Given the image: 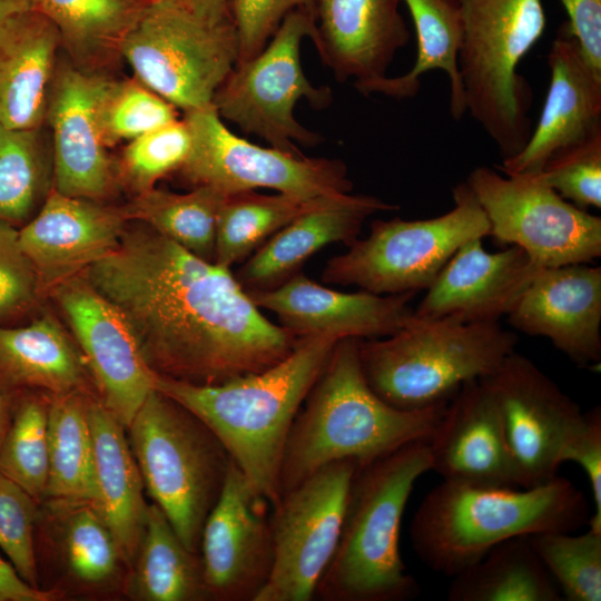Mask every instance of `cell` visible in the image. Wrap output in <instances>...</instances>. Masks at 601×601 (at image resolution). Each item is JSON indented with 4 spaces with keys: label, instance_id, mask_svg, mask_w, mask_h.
<instances>
[{
    "label": "cell",
    "instance_id": "4",
    "mask_svg": "<svg viewBox=\"0 0 601 601\" xmlns=\"http://www.w3.org/2000/svg\"><path fill=\"white\" fill-rule=\"evenodd\" d=\"M590 516L583 492L558 475L528 489L443 481L418 505L410 536L427 568L454 577L504 541L574 532Z\"/></svg>",
    "mask_w": 601,
    "mask_h": 601
},
{
    "label": "cell",
    "instance_id": "26",
    "mask_svg": "<svg viewBox=\"0 0 601 601\" xmlns=\"http://www.w3.org/2000/svg\"><path fill=\"white\" fill-rule=\"evenodd\" d=\"M397 208L371 195H342L275 233L245 260L235 277L246 292L276 287L299 273L327 245L348 246L372 215Z\"/></svg>",
    "mask_w": 601,
    "mask_h": 601
},
{
    "label": "cell",
    "instance_id": "48",
    "mask_svg": "<svg viewBox=\"0 0 601 601\" xmlns=\"http://www.w3.org/2000/svg\"><path fill=\"white\" fill-rule=\"evenodd\" d=\"M569 21V33L574 38L588 63L601 73V0H560Z\"/></svg>",
    "mask_w": 601,
    "mask_h": 601
},
{
    "label": "cell",
    "instance_id": "2",
    "mask_svg": "<svg viewBox=\"0 0 601 601\" xmlns=\"http://www.w3.org/2000/svg\"><path fill=\"white\" fill-rule=\"evenodd\" d=\"M339 339L302 337L264 371L215 385L156 376L155 388L198 417L221 442L253 489L272 506L293 422Z\"/></svg>",
    "mask_w": 601,
    "mask_h": 601
},
{
    "label": "cell",
    "instance_id": "52",
    "mask_svg": "<svg viewBox=\"0 0 601 601\" xmlns=\"http://www.w3.org/2000/svg\"><path fill=\"white\" fill-rule=\"evenodd\" d=\"M10 422V405L8 394L0 392V447Z\"/></svg>",
    "mask_w": 601,
    "mask_h": 601
},
{
    "label": "cell",
    "instance_id": "1",
    "mask_svg": "<svg viewBox=\"0 0 601 601\" xmlns=\"http://www.w3.org/2000/svg\"><path fill=\"white\" fill-rule=\"evenodd\" d=\"M132 223L83 274L120 312L156 375L215 385L294 349L299 338L267 319L229 268Z\"/></svg>",
    "mask_w": 601,
    "mask_h": 601
},
{
    "label": "cell",
    "instance_id": "34",
    "mask_svg": "<svg viewBox=\"0 0 601 601\" xmlns=\"http://www.w3.org/2000/svg\"><path fill=\"white\" fill-rule=\"evenodd\" d=\"M134 565L131 591L139 600L210 599L201 558L183 543L155 503L148 504L145 531Z\"/></svg>",
    "mask_w": 601,
    "mask_h": 601
},
{
    "label": "cell",
    "instance_id": "31",
    "mask_svg": "<svg viewBox=\"0 0 601 601\" xmlns=\"http://www.w3.org/2000/svg\"><path fill=\"white\" fill-rule=\"evenodd\" d=\"M410 10L416 35V59L404 75L384 77L370 93L392 98L417 95L421 77L431 70H442L450 79V111L455 120L466 112L463 83L459 67L463 29L457 0H401Z\"/></svg>",
    "mask_w": 601,
    "mask_h": 601
},
{
    "label": "cell",
    "instance_id": "40",
    "mask_svg": "<svg viewBox=\"0 0 601 601\" xmlns=\"http://www.w3.org/2000/svg\"><path fill=\"white\" fill-rule=\"evenodd\" d=\"M96 115L108 149L178 120L177 108L135 77L110 78L98 99Z\"/></svg>",
    "mask_w": 601,
    "mask_h": 601
},
{
    "label": "cell",
    "instance_id": "44",
    "mask_svg": "<svg viewBox=\"0 0 601 601\" xmlns=\"http://www.w3.org/2000/svg\"><path fill=\"white\" fill-rule=\"evenodd\" d=\"M562 198L587 210L601 208V132L552 156L539 173Z\"/></svg>",
    "mask_w": 601,
    "mask_h": 601
},
{
    "label": "cell",
    "instance_id": "37",
    "mask_svg": "<svg viewBox=\"0 0 601 601\" xmlns=\"http://www.w3.org/2000/svg\"><path fill=\"white\" fill-rule=\"evenodd\" d=\"M53 189L51 135L47 125L13 129L0 122V221L20 228Z\"/></svg>",
    "mask_w": 601,
    "mask_h": 601
},
{
    "label": "cell",
    "instance_id": "51",
    "mask_svg": "<svg viewBox=\"0 0 601 601\" xmlns=\"http://www.w3.org/2000/svg\"><path fill=\"white\" fill-rule=\"evenodd\" d=\"M36 9H39L38 0H0V23L14 14Z\"/></svg>",
    "mask_w": 601,
    "mask_h": 601
},
{
    "label": "cell",
    "instance_id": "5",
    "mask_svg": "<svg viewBox=\"0 0 601 601\" xmlns=\"http://www.w3.org/2000/svg\"><path fill=\"white\" fill-rule=\"evenodd\" d=\"M431 471L427 441L358 465L349 486L339 539L321 578L322 601H404L418 584L400 551L402 519L416 481Z\"/></svg>",
    "mask_w": 601,
    "mask_h": 601
},
{
    "label": "cell",
    "instance_id": "38",
    "mask_svg": "<svg viewBox=\"0 0 601 601\" xmlns=\"http://www.w3.org/2000/svg\"><path fill=\"white\" fill-rule=\"evenodd\" d=\"M529 540L563 600H601V532H544Z\"/></svg>",
    "mask_w": 601,
    "mask_h": 601
},
{
    "label": "cell",
    "instance_id": "13",
    "mask_svg": "<svg viewBox=\"0 0 601 601\" xmlns=\"http://www.w3.org/2000/svg\"><path fill=\"white\" fill-rule=\"evenodd\" d=\"M466 184L486 216L490 236L521 247L536 267L601 256V218L562 198L539 174L502 175L479 166Z\"/></svg>",
    "mask_w": 601,
    "mask_h": 601
},
{
    "label": "cell",
    "instance_id": "16",
    "mask_svg": "<svg viewBox=\"0 0 601 601\" xmlns=\"http://www.w3.org/2000/svg\"><path fill=\"white\" fill-rule=\"evenodd\" d=\"M48 296L82 352L101 403L128 427L155 390L157 375L146 363L125 318L83 273L59 283Z\"/></svg>",
    "mask_w": 601,
    "mask_h": 601
},
{
    "label": "cell",
    "instance_id": "19",
    "mask_svg": "<svg viewBox=\"0 0 601 601\" xmlns=\"http://www.w3.org/2000/svg\"><path fill=\"white\" fill-rule=\"evenodd\" d=\"M247 293L256 306L273 312L279 325L297 338L328 334L338 339L393 335L412 317L410 303L416 295L339 292L300 272L276 287Z\"/></svg>",
    "mask_w": 601,
    "mask_h": 601
},
{
    "label": "cell",
    "instance_id": "39",
    "mask_svg": "<svg viewBox=\"0 0 601 601\" xmlns=\"http://www.w3.org/2000/svg\"><path fill=\"white\" fill-rule=\"evenodd\" d=\"M48 408L49 401L41 396L22 397L0 447V473L37 501L48 477Z\"/></svg>",
    "mask_w": 601,
    "mask_h": 601
},
{
    "label": "cell",
    "instance_id": "32",
    "mask_svg": "<svg viewBox=\"0 0 601 601\" xmlns=\"http://www.w3.org/2000/svg\"><path fill=\"white\" fill-rule=\"evenodd\" d=\"M46 499L58 504L96 499L92 435L85 392L51 395L48 408Z\"/></svg>",
    "mask_w": 601,
    "mask_h": 601
},
{
    "label": "cell",
    "instance_id": "41",
    "mask_svg": "<svg viewBox=\"0 0 601 601\" xmlns=\"http://www.w3.org/2000/svg\"><path fill=\"white\" fill-rule=\"evenodd\" d=\"M190 147L191 134L184 118L130 140L116 158L121 189L134 196L154 188L181 167Z\"/></svg>",
    "mask_w": 601,
    "mask_h": 601
},
{
    "label": "cell",
    "instance_id": "35",
    "mask_svg": "<svg viewBox=\"0 0 601 601\" xmlns=\"http://www.w3.org/2000/svg\"><path fill=\"white\" fill-rule=\"evenodd\" d=\"M339 196L304 198L255 190L227 195L218 213L214 262L230 268L246 260L284 226Z\"/></svg>",
    "mask_w": 601,
    "mask_h": 601
},
{
    "label": "cell",
    "instance_id": "17",
    "mask_svg": "<svg viewBox=\"0 0 601 601\" xmlns=\"http://www.w3.org/2000/svg\"><path fill=\"white\" fill-rule=\"evenodd\" d=\"M269 508L270 503L253 489L231 460L200 539L210 599L256 601L273 568Z\"/></svg>",
    "mask_w": 601,
    "mask_h": 601
},
{
    "label": "cell",
    "instance_id": "49",
    "mask_svg": "<svg viewBox=\"0 0 601 601\" xmlns=\"http://www.w3.org/2000/svg\"><path fill=\"white\" fill-rule=\"evenodd\" d=\"M55 591L40 590L27 583L13 565L0 558V601H51Z\"/></svg>",
    "mask_w": 601,
    "mask_h": 601
},
{
    "label": "cell",
    "instance_id": "6",
    "mask_svg": "<svg viewBox=\"0 0 601 601\" xmlns=\"http://www.w3.org/2000/svg\"><path fill=\"white\" fill-rule=\"evenodd\" d=\"M516 335L499 322L456 323L412 315L393 335L361 339L371 388L401 410L447 402L466 382L492 375L515 351Z\"/></svg>",
    "mask_w": 601,
    "mask_h": 601
},
{
    "label": "cell",
    "instance_id": "47",
    "mask_svg": "<svg viewBox=\"0 0 601 601\" xmlns=\"http://www.w3.org/2000/svg\"><path fill=\"white\" fill-rule=\"evenodd\" d=\"M574 462L588 476L594 511L588 525L601 532V410L599 406L583 413L579 424L568 436L560 454L561 464Z\"/></svg>",
    "mask_w": 601,
    "mask_h": 601
},
{
    "label": "cell",
    "instance_id": "27",
    "mask_svg": "<svg viewBox=\"0 0 601 601\" xmlns=\"http://www.w3.org/2000/svg\"><path fill=\"white\" fill-rule=\"evenodd\" d=\"M62 52L57 26L39 9L0 23V122L13 129L46 125Z\"/></svg>",
    "mask_w": 601,
    "mask_h": 601
},
{
    "label": "cell",
    "instance_id": "11",
    "mask_svg": "<svg viewBox=\"0 0 601 601\" xmlns=\"http://www.w3.org/2000/svg\"><path fill=\"white\" fill-rule=\"evenodd\" d=\"M121 58L134 77L184 112L213 105L238 58L231 18L209 23L188 6L149 3L128 31Z\"/></svg>",
    "mask_w": 601,
    "mask_h": 601
},
{
    "label": "cell",
    "instance_id": "29",
    "mask_svg": "<svg viewBox=\"0 0 601 601\" xmlns=\"http://www.w3.org/2000/svg\"><path fill=\"white\" fill-rule=\"evenodd\" d=\"M86 383L85 359L52 314L22 326H0V392L60 395L83 392Z\"/></svg>",
    "mask_w": 601,
    "mask_h": 601
},
{
    "label": "cell",
    "instance_id": "53",
    "mask_svg": "<svg viewBox=\"0 0 601 601\" xmlns=\"http://www.w3.org/2000/svg\"><path fill=\"white\" fill-rule=\"evenodd\" d=\"M149 1H150V3L166 2V3H175V4L188 6L187 0H149Z\"/></svg>",
    "mask_w": 601,
    "mask_h": 601
},
{
    "label": "cell",
    "instance_id": "22",
    "mask_svg": "<svg viewBox=\"0 0 601 601\" xmlns=\"http://www.w3.org/2000/svg\"><path fill=\"white\" fill-rule=\"evenodd\" d=\"M482 239H470L453 254L426 288L415 316L483 323L511 312L541 268L519 246L489 253Z\"/></svg>",
    "mask_w": 601,
    "mask_h": 601
},
{
    "label": "cell",
    "instance_id": "12",
    "mask_svg": "<svg viewBox=\"0 0 601 601\" xmlns=\"http://www.w3.org/2000/svg\"><path fill=\"white\" fill-rule=\"evenodd\" d=\"M190 151L175 173L191 188L208 186L224 195L269 188L304 198L349 194L353 181L344 161L312 158L255 145L231 132L215 107L185 112Z\"/></svg>",
    "mask_w": 601,
    "mask_h": 601
},
{
    "label": "cell",
    "instance_id": "25",
    "mask_svg": "<svg viewBox=\"0 0 601 601\" xmlns=\"http://www.w3.org/2000/svg\"><path fill=\"white\" fill-rule=\"evenodd\" d=\"M401 0H314L316 31L312 40L323 62L339 81L352 80L363 95L386 77L410 32Z\"/></svg>",
    "mask_w": 601,
    "mask_h": 601
},
{
    "label": "cell",
    "instance_id": "46",
    "mask_svg": "<svg viewBox=\"0 0 601 601\" xmlns=\"http://www.w3.org/2000/svg\"><path fill=\"white\" fill-rule=\"evenodd\" d=\"M314 0H228L237 41V62L258 55L293 10L313 6Z\"/></svg>",
    "mask_w": 601,
    "mask_h": 601
},
{
    "label": "cell",
    "instance_id": "8",
    "mask_svg": "<svg viewBox=\"0 0 601 601\" xmlns=\"http://www.w3.org/2000/svg\"><path fill=\"white\" fill-rule=\"evenodd\" d=\"M128 430L148 495L183 543L199 553L204 523L223 490L230 455L198 417L156 388Z\"/></svg>",
    "mask_w": 601,
    "mask_h": 601
},
{
    "label": "cell",
    "instance_id": "18",
    "mask_svg": "<svg viewBox=\"0 0 601 601\" xmlns=\"http://www.w3.org/2000/svg\"><path fill=\"white\" fill-rule=\"evenodd\" d=\"M111 76L91 73L60 56L52 82L46 125L53 158V190L78 198L110 203L122 191L117 159L105 146L97 104Z\"/></svg>",
    "mask_w": 601,
    "mask_h": 601
},
{
    "label": "cell",
    "instance_id": "28",
    "mask_svg": "<svg viewBox=\"0 0 601 601\" xmlns=\"http://www.w3.org/2000/svg\"><path fill=\"white\" fill-rule=\"evenodd\" d=\"M93 444V508L110 530L122 562L134 566L144 535L148 504L144 481L125 426L101 403L88 397Z\"/></svg>",
    "mask_w": 601,
    "mask_h": 601
},
{
    "label": "cell",
    "instance_id": "20",
    "mask_svg": "<svg viewBox=\"0 0 601 601\" xmlns=\"http://www.w3.org/2000/svg\"><path fill=\"white\" fill-rule=\"evenodd\" d=\"M588 264L539 269L506 315L514 328L548 338L580 366L601 359V267Z\"/></svg>",
    "mask_w": 601,
    "mask_h": 601
},
{
    "label": "cell",
    "instance_id": "43",
    "mask_svg": "<svg viewBox=\"0 0 601 601\" xmlns=\"http://www.w3.org/2000/svg\"><path fill=\"white\" fill-rule=\"evenodd\" d=\"M48 297L23 252L19 228L0 221V326L33 316Z\"/></svg>",
    "mask_w": 601,
    "mask_h": 601
},
{
    "label": "cell",
    "instance_id": "24",
    "mask_svg": "<svg viewBox=\"0 0 601 601\" xmlns=\"http://www.w3.org/2000/svg\"><path fill=\"white\" fill-rule=\"evenodd\" d=\"M427 445L431 471L443 481L518 487L499 411L482 380L464 383L449 400Z\"/></svg>",
    "mask_w": 601,
    "mask_h": 601
},
{
    "label": "cell",
    "instance_id": "33",
    "mask_svg": "<svg viewBox=\"0 0 601 601\" xmlns=\"http://www.w3.org/2000/svg\"><path fill=\"white\" fill-rule=\"evenodd\" d=\"M452 578L450 601H563L529 536L497 544Z\"/></svg>",
    "mask_w": 601,
    "mask_h": 601
},
{
    "label": "cell",
    "instance_id": "15",
    "mask_svg": "<svg viewBox=\"0 0 601 601\" xmlns=\"http://www.w3.org/2000/svg\"><path fill=\"white\" fill-rule=\"evenodd\" d=\"M482 381L496 404L518 487L554 479L561 450L583 416L580 406L515 351Z\"/></svg>",
    "mask_w": 601,
    "mask_h": 601
},
{
    "label": "cell",
    "instance_id": "23",
    "mask_svg": "<svg viewBox=\"0 0 601 601\" xmlns=\"http://www.w3.org/2000/svg\"><path fill=\"white\" fill-rule=\"evenodd\" d=\"M548 63L550 83L539 121L524 147L497 167L502 174H539L559 151L601 132V73L584 59L565 22Z\"/></svg>",
    "mask_w": 601,
    "mask_h": 601
},
{
    "label": "cell",
    "instance_id": "50",
    "mask_svg": "<svg viewBox=\"0 0 601 601\" xmlns=\"http://www.w3.org/2000/svg\"><path fill=\"white\" fill-rule=\"evenodd\" d=\"M190 10L209 23H219L230 18L228 0H187Z\"/></svg>",
    "mask_w": 601,
    "mask_h": 601
},
{
    "label": "cell",
    "instance_id": "10",
    "mask_svg": "<svg viewBox=\"0 0 601 601\" xmlns=\"http://www.w3.org/2000/svg\"><path fill=\"white\" fill-rule=\"evenodd\" d=\"M315 31L314 4L290 11L265 48L236 63L219 86L213 98L218 116L287 152L303 154L296 142L305 147L322 142L319 134L294 116L302 98L315 109L332 102V90L313 86L300 63L302 41L305 37L313 40Z\"/></svg>",
    "mask_w": 601,
    "mask_h": 601
},
{
    "label": "cell",
    "instance_id": "42",
    "mask_svg": "<svg viewBox=\"0 0 601 601\" xmlns=\"http://www.w3.org/2000/svg\"><path fill=\"white\" fill-rule=\"evenodd\" d=\"M69 505L63 528V553L68 569L79 581L101 584L117 572L121 561L107 524L90 503Z\"/></svg>",
    "mask_w": 601,
    "mask_h": 601
},
{
    "label": "cell",
    "instance_id": "36",
    "mask_svg": "<svg viewBox=\"0 0 601 601\" xmlns=\"http://www.w3.org/2000/svg\"><path fill=\"white\" fill-rule=\"evenodd\" d=\"M226 195L208 186L185 194L156 187L120 205L127 221H139L194 255L214 262L216 227Z\"/></svg>",
    "mask_w": 601,
    "mask_h": 601
},
{
    "label": "cell",
    "instance_id": "3",
    "mask_svg": "<svg viewBox=\"0 0 601 601\" xmlns=\"http://www.w3.org/2000/svg\"><path fill=\"white\" fill-rule=\"evenodd\" d=\"M358 338L339 339L297 413L283 453L279 495L339 460L367 464L400 447L428 441L447 402L401 410L368 385Z\"/></svg>",
    "mask_w": 601,
    "mask_h": 601
},
{
    "label": "cell",
    "instance_id": "9",
    "mask_svg": "<svg viewBox=\"0 0 601 601\" xmlns=\"http://www.w3.org/2000/svg\"><path fill=\"white\" fill-rule=\"evenodd\" d=\"M453 208L437 217L376 219L364 239L327 260L325 283L378 294L417 293L434 282L467 240L490 236L486 216L466 181L453 189Z\"/></svg>",
    "mask_w": 601,
    "mask_h": 601
},
{
    "label": "cell",
    "instance_id": "14",
    "mask_svg": "<svg viewBox=\"0 0 601 601\" xmlns=\"http://www.w3.org/2000/svg\"><path fill=\"white\" fill-rule=\"evenodd\" d=\"M353 460L331 462L272 506L273 568L256 601H311L339 539Z\"/></svg>",
    "mask_w": 601,
    "mask_h": 601
},
{
    "label": "cell",
    "instance_id": "21",
    "mask_svg": "<svg viewBox=\"0 0 601 601\" xmlns=\"http://www.w3.org/2000/svg\"><path fill=\"white\" fill-rule=\"evenodd\" d=\"M127 223L120 205L52 189L39 211L19 228V240L48 296L52 287L111 253Z\"/></svg>",
    "mask_w": 601,
    "mask_h": 601
},
{
    "label": "cell",
    "instance_id": "30",
    "mask_svg": "<svg viewBox=\"0 0 601 601\" xmlns=\"http://www.w3.org/2000/svg\"><path fill=\"white\" fill-rule=\"evenodd\" d=\"M58 28L71 62L91 73L112 76L120 47L149 0H38Z\"/></svg>",
    "mask_w": 601,
    "mask_h": 601
},
{
    "label": "cell",
    "instance_id": "7",
    "mask_svg": "<svg viewBox=\"0 0 601 601\" xmlns=\"http://www.w3.org/2000/svg\"><path fill=\"white\" fill-rule=\"evenodd\" d=\"M463 38L459 67L466 111L502 159L518 154L532 132L533 91L521 60L545 30L541 0H457Z\"/></svg>",
    "mask_w": 601,
    "mask_h": 601
},
{
    "label": "cell",
    "instance_id": "45",
    "mask_svg": "<svg viewBox=\"0 0 601 601\" xmlns=\"http://www.w3.org/2000/svg\"><path fill=\"white\" fill-rule=\"evenodd\" d=\"M37 500L0 473V548L18 574L39 588L35 555Z\"/></svg>",
    "mask_w": 601,
    "mask_h": 601
}]
</instances>
